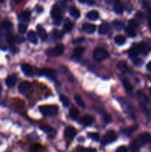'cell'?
Segmentation results:
<instances>
[{"mask_svg":"<svg viewBox=\"0 0 151 152\" xmlns=\"http://www.w3.org/2000/svg\"><path fill=\"white\" fill-rule=\"evenodd\" d=\"M39 111L44 116L52 117L57 114L59 108L56 105H41L39 107Z\"/></svg>","mask_w":151,"mask_h":152,"instance_id":"1","label":"cell"},{"mask_svg":"<svg viewBox=\"0 0 151 152\" xmlns=\"http://www.w3.org/2000/svg\"><path fill=\"white\" fill-rule=\"evenodd\" d=\"M65 50V46L62 44H58L53 48H50L46 50V54L49 56H58L62 54Z\"/></svg>","mask_w":151,"mask_h":152,"instance_id":"2","label":"cell"},{"mask_svg":"<svg viewBox=\"0 0 151 152\" xmlns=\"http://www.w3.org/2000/svg\"><path fill=\"white\" fill-rule=\"evenodd\" d=\"M51 16L53 19V22L56 25H59L62 22V16L61 14V10L58 5H54L51 10Z\"/></svg>","mask_w":151,"mask_h":152,"instance_id":"3","label":"cell"},{"mask_svg":"<svg viewBox=\"0 0 151 152\" xmlns=\"http://www.w3.org/2000/svg\"><path fill=\"white\" fill-rule=\"evenodd\" d=\"M33 91V88L32 84L28 81L22 82V83H21L20 85L19 86V91L22 94H30Z\"/></svg>","mask_w":151,"mask_h":152,"instance_id":"4","label":"cell"},{"mask_svg":"<svg viewBox=\"0 0 151 152\" xmlns=\"http://www.w3.org/2000/svg\"><path fill=\"white\" fill-rule=\"evenodd\" d=\"M93 58L97 61H102L106 59L109 56V53L103 48H96L93 51Z\"/></svg>","mask_w":151,"mask_h":152,"instance_id":"5","label":"cell"},{"mask_svg":"<svg viewBox=\"0 0 151 152\" xmlns=\"http://www.w3.org/2000/svg\"><path fill=\"white\" fill-rule=\"evenodd\" d=\"M116 139V134H115L113 131H109V132H107V133L104 135L103 137H102V145H107V144H109L114 142Z\"/></svg>","mask_w":151,"mask_h":152,"instance_id":"6","label":"cell"},{"mask_svg":"<svg viewBox=\"0 0 151 152\" xmlns=\"http://www.w3.org/2000/svg\"><path fill=\"white\" fill-rule=\"evenodd\" d=\"M151 141V136L149 133H147V132H144L142 133L141 134H139V136L138 137L137 142H139V144L140 145H144V144L147 143V142H150Z\"/></svg>","mask_w":151,"mask_h":152,"instance_id":"7","label":"cell"},{"mask_svg":"<svg viewBox=\"0 0 151 152\" xmlns=\"http://www.w3.org/2000/svg\"><path fill=\"white\" fill-rule=\"evenodd\" d=\"M38 74L39 75H45L46 77H50L51 79H54L56 77L54 70L50 69V68H42V69L39 70Z\"/></svg>","mask_w":151,"mask_h":152,"instance_id":"8","label":"cell"},{"mask_svg":"<svg viewBox=\"0 0 151 152\" xmlns=\"http://www.w3.org/2000/svg\"><path fill=\"white\" fill-rule=\"evenodd\" d=\"M76 134V130L73 126H68L65 130V136L68 139H72Z\"/></svg>","mask_w":151,"mask_h":152,"instance_id":"9","label":"cell"},{"mask_svg":"<svg viewBox=\"0 0 151 152\" xmlns=\"http://www.w3.org/2000/svg\"><path fill=\"white\" fill-rule=\"evenodd\" d=\"M22 68V71L25 75L28 76V77H31V76L33 75V68L29 64H23L21 66Z\"/></svg>","mask_w":151,"mask_h":152,"instance_id":"10","label":"cell"},{"mask_svg":"<svg viewBox=\"0 0 151 152\" xmlns=\"http://www.w3.org/2000/svg\"><path fill=\"white\" fill-rule=\"evenodd\" d=\"M81 29L84 32L87 33V34H93L96 31V26L93 24H89V23H84L83 24Z\"/></svg>","mask_w":151,"mask_h":152,"instance_id":"11","label":"cell"},{"mask_svg":"<svg viewBox=\"0 0 151 152\" xmlns=\"http://www.w3.org/2000/svg\"><path fill=\"white\" fill-rule=\"evenodd\" d=\"M137 48L139 53H143V54H147L148 52L150 51L149 46H148L145 42H143L138 44Z\"/></svg>","mask_w":151,"mask_h":152,"instance_id":"12","label":"cell"},{"mask_svg":"<svg viewBox=\"0 0 151 152\" xmlns=\"http://www.w3.org/2000/svg\"><path fill=\"white\" fill-rule=\"evenodd\" d=\"M16 81H17V78H16V75H10L7 77L5 80V84L8 88L13 87L16 85Z\"/></svg>","mask_w":151,"mask_h":152,"instance_id":"13","label":"cell"},{"mask_svg":"<svg viewBox=\"0 0 151 152\" xmlns=\"http://www.w3.org/2000/svg\"><path fill=\"white\" fill-rule=\"evenodd\" d=\"M113 9L114 11L117 14H121L124 11V7H123L122 4L120 2L119 0H115V2L113 3Z\"/></svg>","mask_w":151,"mask_h":152,"instance_id":"14","label":"cell"},{"mask_svg":"<svg viewBox=\"0 0 151 152\" xmlns=\"http://www.w3.org/2000/svg\"><path fill=\"white\" fill-rule=\"evenodd\" d=\"M93 120H94V119H93V116L90 115V114H87V115H84V117L81 118V121L80 122H81L83 125H84V126H90V124L93 123Z\"/></svg>","mask_w":151,"mask_h":152,"instance_id":"15","label":"cell"},{"mask_svg":"<svg viewBox=\"0 0 151 152\" xmlns=\"http://www.w3.org/2000/svg\"><path fill=\"white\" fill-rule=\"evenodd\" d=\"M110 31V25L107 22H104L99 26V34L100 35H105L108 31Z\"/></svg>","mask_w":151,"mask_h":152,"instance_id":"16","label":"cell"},{"mask_svg":"<svg viewBox=\"0 0 151 152\" xmlns=\"http://www.w3.org/2000/svg\"><path fill=\"white\" fill-rule=\"evenodd\" d=\"M12 28V24L11 22L9 21L5 20L3 21L0 25V31H5V32H8L10 31V28Z\"/></svg>","mask_w":151,"mask_h":152,"instance_id":"17","label":"cell"},{"mask_svg":"<svg viewBox=\"0 0 151 152\" xmlns=\"http://www.w3.org/2000/svg\"><path fill=\"white\" fill-rule=\"evenodd\" d=\"M36 29H37V34H38V37H40V39L42 40L46 39L47 35V32H46V31L44 30V28H43L42 26H41V25H38Z\"/></svg>","mask_w":151,"mask_h":152,"instance_id":"18","label":"cell"},{"mask_svg":"<svg viewBox=\"0 0 151 152\" xmlns=\"http://www.w3.org/2000/svg\"><path fill=\"white\" fill-rule=\"evenodd\" d=\"M73 23L70 21V19H66L64 22V26H63V31L65 33L70 32L72 31L73 29Z\"/></svg>","mask_w":151,"mask_h":152,"instance_id":"19","label":"cell"},{"mask_svg":"<svg viewBox=\"0 0 151 152\" xmlns=\"http://www.w3.org/2000/svg\"><path fill=\"white\" fill-rule=\"evenodd\" d=\"M30 13L28 10L22 12L19 15V19L22 22H28L30 20Z\"/></svg>","mask_w":151,"mask_h":152,"instance_id":"20","label":"cell"},{"mask_svg":"<svg viewBox=\"0 0 151 152\" xmlns=\"http://www.w3.org/2000/svg\"><path fill=\"white\" fill-rule=\"evenodd\" d=\"M84 51V48L82 47H76L73 49V56L76 58H79L82 56L83 53Z\"/></svg>","mask_w":151,"mask_h":152,"instance_id":"21","label":"cell"},{"mask_svg":"<svg viewBox=\"0 0 151 152\" xmlns=\"http://www.w3.org/2000/svg\"><path fill=\"white\" fill-rule=\"evenodd\" d=\"M28 39L32 44H37V36L33 31H30L28 32Z\"/></svg>","mask_w":151,"mask_h":152,"instance_id":"22","label":"cell"},{"mask_svg":"<svg viewBox=\"0 0 151 152\" xmlns=\"http://www.w3.org/2000/svg\"><path fill=\"white\" fill-rule=\"evenodd\" d=\"M86 17L91 21H95L99 18V13L96 10H91L86 15Z\"/></svg>","mask_w":151,"mask_h":152,"instance_id":"23","label":"cell"},{"mask_svg":"<svg viewBox=\"0 0 151 152\" xmlns=\"http://www.w3.org/2000/svg\"><path fill=\"white\" fill-rule=\"evenodd\" d=\"M139 53V50H138L137 46H136V48H135V46H133V47H132L129 50L128 56H130V58H135L138 56Z\"/></svg>","mask_w":151,"mask_h":152,"instance_id":"24","label":"cell"},{"mask_svg":"<svg viewBox=\"0 0 151 152\" xmlns=\"http://www.w3.org/2000/svg\"><path fill=\"white\" fill-rule=\"evenodd\" d=\"M117 67H118V70L121 71V72H125L127 70V65L125 61H119L117 64Z\"/></svg>","mask_w":151,"mask_h":152,"instance_id":"25","label":"cell"},{"mask_svg":"<svg viewBox=\"0 0 151 152\" xmlns=\"http://www.w3.org/2000/svg\"><path fill=\"white\" fill-rule=\"evenodd\" d=\"M70 14L73 16V17L76 18V19H78V17L80 16V12L79 10H78L77 8L74 7H71L69 10Z\"/></svg>","mask_w":151,"mask_h":152,"instance_id":"26","label":"cell"},{"mask_svg":"<svg viewBox=\"0 0 151 152\" xmlns=\"http://www.w3.org/2000/svg\"><path fill=\"white\" fill-rule=\"evenodd\" d=\"M122 85L127 92H131L132 91H133V86H131L130 82L127 80H126V79L122 80Z\"/></svg>","mask_w":151,"mask_h":152,"instance_id":"27","label":"cell"},{"mask_svg":"<svg viewBox=\"0 0 151 152\" xmlns=\"http://www.w3.org/2000/svg\"><path fill=\"white\" fill-rule=\"evenodd\" d=\"M115 44L118 45H124V43H125V38H124V37H123V36L121 35H117L116 37H115Z\"/></svg>","mask_w":151,"mask_h":152,"instance_id":"28","label":"cell"},{"mask_svg":"<svg viewBox=\"0 0 151 152\" xmlns=\"http://www.w3.org/2000/svg\"><path fill=\"white\" fill-rule=\"evenodd\" d=\"M78 114H79V111L76 107H72L70 110V116L71 118L76 119L78 117Z\"/></svg>","mask_w":151,"mask_h":152,"instance_id":"29","label":"cell"},{"mask_svg":"<svg viewBox=\"0 0 151 152\" xmlns=\"http://www.w3.org/2000/svg\"><path fill=\"white\" fill-rule=\"evenodd\" d=\"M74 99H75L76 102V104L78 105V106L81 107V108H84V107H85V104L84 103L82 99H81V97L79 96V95H75V96H74Z\"/></svg>","mask_w":151,"mask_h":152,"instance_id":"30","label":"cell"},{"mask_svg":"<svg viewBox=\"0 0 151 152\" xmlns=\"http://www.w3.org/2000/svg\"><path fill=\"white\" fill-rule=\"evenodd\" d=\"M139 147H140V145L137 142V140H134L130 144V149L133 152H137L139 151Z\"/></svg>","mask_w":151,"mask_h":152,"instance_id":"31","label":"cell"},{"mask_svg":"<svg viewBox=\"0 0 151 152\" xmlns=\"http://www.w3.org/2000/svg\"><path fill=\"white\" fill-rule=\"evenodd\" d=\"M27 28H28V26H27L26 24L23 23H19V26H18V30H19V32L20 34H24L27 31Z\"/></svg>","mask_w":151,"mask_h":152,"instance_id":"32","label":"cell"},{"mask_svg":"<svg viewBox=\"0 0 151 152\" xmlns=\"http://www.w3.org/2000/svg\"><path fill=\"white\" fill-rule=\"evenodd\" d=\"M59 99H60L61 102L62 103V105H64L65 107H68L70 105V102H69V99L66 97L64 95H60L59 96Z\"/></svg>","mask_w":151,"mask_h":152,"instance_id":"33","label":"cell"},{"mask_svg":"<svg viewBox=\"0 0 151 152\" xmlns=\"http://www.w3.org/2000/svg\"><path fill=\"white\" fill-rule=\"evenodd\" d=\"M125 32L129 37H136V32H135V30L133 28H130V27H127L125 28Z\"/></svg>","mask_w":151,"mask_h":152,"instance_id":"34","label":"cell"},{"mask_svg":"<svg viewBox=\"0 0 151 152\" xmlns=\"http://www.w3.org/2000/svg\"><path fill=\"white\" fill-rule=\"evenodd\" d=\"M39 128L45 133H50V132H53V129L48 125H41L39 126Z\"/></svg>","mask_w":151,"mask_h":152,"instance_id":"35","label":"cell"},{"mask_svg":"<svg viewBox=\"0 0 151 152\" xmlns=\"http://www.w3.org/2000/svg\"><path fill=\"white\" fill-rule=\"evenodd\" d=\"M5 38H6V40H7V42L9 43V44L12 45L13 42H14V37H13V35H12L10 32L6 33Z\"/></svg>","mask_w":151,"mask_h":152,"instance_id":"36","label":"cell"},{"mask_svg":"<svg viewBox=\"0 0 151 152\" xmlns=\"http://www.w3.org/2000/svg\"><path fill=\"white\" fill-rule=\"evenodd\" d=\"M113 25L115 29L117 30V31H120V30H121L123 28V24L121 23V22H119V21H117V20L113 21Z\"/></svg>","mask_w":151,"mask_h":152,"instance_id":"37","label":"cell"},{"mask_svg":"<svg viewBox=\"0 0 151 152\" xmlns=\"http://www.w3.org/2000/svg\"><path fill=\"white\" fill-rule=\"evenodd\" d=\"M77 152H96V150L93 149V148H83V147H79L77 149Z\"/></svg>","mask_w":151,"mask_h":152,"instance_id":"38","label":"cell"},{"mask_svg":"<svg viewBox=\"0 0 151 152\" xmlns=\"http://www.w3.org/2000/svg\"><path fill=\"white\" fill-rule=\"evenodd\" d=\"M138 26H139V23H138V22H136L135 19H130V20L129 21V27L135 29V28H137Z\"/></svg>","mask_w":151,"mask_h":152,"instance_id":"39","label":"cell"},{"mask_svg":"<svg viewBox=\"0 0 151 152\" xmlns=\"http://www.w3.org/2000/svg\"><path fill=\"white\" fill-rule=\"evenodd\" d=\"M89 137L91 139H93L95 141H99V135L97 133H89Z\"/></svg>","mask_w":151,"mask_h":152,"instance_id":"40","label":"cell"},{"mask_svg":"<svg viewBox=\"0 0 151 152\" xmlns=\"http://www.w3.org/2000/svg\"><path fill=\"white\" fill-rule=\"evenodd\" d=\"M103 120L106 123H110L111 120H112V117H111V116L110 115V114H105L103 117Z\"/></svg>","mask_w":151,"mask_h":152,"instance_id":"41","label":"cell"},{"mask_svg":"<svg viewBox=\"0 0 151 152\" xmlns=\"http://www.w3.org/2000/svg\"><path fill=\"white\" fill-rule=\"evenodd\" d=\"M53 36L55 39H59L62 37V34L59 31H56L55 30L53 32Z\"/></svg>","mask_w":151,"mask_h":152,"instance_id":"42","label":"cell"},{"mask_svg":"<svg viewBox=\"0 0 151 152\" xmlns=\"http://www.w3.org/2000/svg\"><path fill=\"white\" fill-rule=\"evenodd\" d=\"M14 42H15L20 44V43H22L25 42V39L22 37H18V36H16V37H14Z\"/></svg>","mask_w":151,"mask_h":152,"instance_id":"43","label":"cell"},{"mask_svg":"<svg viewBox=\"0 0 151 152\" xmlns=\"http://www.w3.org/2000/svg\"><path fill=\"white\" fill-rule=\"evenodd\" d=\"M81 3H84V4H87L89 5H93L94 4V0H79Z\"/></svg>","mask_w":151,"mask_h":152,"instance_id":"44","label":"cell"},{"mask_svg":"<svg viewBox=\"0 0 151 152\" xmlns=\"http://www.w3.org/2000/svg\"><path fill=\"white\" fill-rule=\"evenodd\" d=\"M116 152H127V148L124 145L122 146H119L116 149Z\"/></svg>","mask_w":151,"mask_h":152,"instance_id":"45","label":"cell"},{"mask_svg":"<svg viewBox=\"0 0 151 152\" xmlns=\"http://www.w3.org/2000/svg\"><path fill=\"white\" fill-rule=\"evenodd\" d=\"M149 10V14H148L147 17V22H148V26H149L150 29L151 30V9H150V7L148 8Z\"/></svg>","mask_w":151,"mask_h":152,"instance_id":"46","label":"cell"},{"mask_svg":"<svg viewBox=\"0 0 151 152\" xmlns=\"http://www.w3.org/2000/svg\"><path fill=\"white\" fill-rule=\"evenodd\" d=\"M39 149H40V146H38V148H36V145H33V146L31 147L30 152H40Z\"/></svg>","mask_w":151,"mask_h":152,"instance_id":"47","label":"cell"},{"mask_svg":"<svg viewBox=\"0 0 151 152\" xmlns=\"http://www.w3.org/2000/svg\"><path fill=\"white\" fill-rule=\"evenodd\" d=\"M84 38H78V39H75L73 41V44H78V43H81L83 41H84Z\"/></svg>","mask_w":151,"mask_h":152,"instance_id":"48","label":"cell"},{"mask_svg":"<svg viewBox=\"0 0 151 152\" xmlns=\"http://www.w3.org/2000/svg\"><path fill=\"white\" fill-rule=\"evenodd\" d=\"M115 0H105V2L108 4H113Z\"/></svg>","mask_w":151,"mask_h":152,"instance_id":"49","label":"cell"},{"mask_svg":"<svg viewBox=\"0 0 151 152\" xmlns=\"http://www.w3.org/2000/svg\"><path fill=\"white\" fill-rule=\"evenodd\" d=\"M147 68L150 71H151V62H148V64L147 65Z\"/></svg>","mask_w":151,"mask_h":152,"instance_id":"50","label":"cell"},{"mask_svg":"<svg viewBox=\"0 0 151 152\" xmlns=\"http://www.w3.org/2000/svg\"><path fill=\"white\" fill-rule=\"evenodd\" d=\"M13 1H14L15 3H19V2H20L21 1H22V0H13Z\"/></svg>","mask_w":151,"mask_h":152,"instance_id":"51","label":"cell"},{"mask_svg":"<svg viewBox=\"0 0 151 152\" xmlns=\"http://www.w3.org/2000/svg\"><path fill=\"white\" fill-rule=\"evenodd\" d=\"M149 93H150V96H151V88L149 89Z\"/></svg>","mask_w":151,"mask_h":152,"instance_id":"52","label":"cell"},{"mask_svg":"<svg viewBox=\"0 0 151 152\" xmlns=\"http://www.w3.org/2000/svg\"><path fill=\"white\" fill-rule=\"evenodd\" d=\"M150 143H151V141H150ZM150 146H151V144H150Z\"/></svg>","mask_w":151,"mask_h":152,"instance_id":"53","label":"cell"}]
</instances>
